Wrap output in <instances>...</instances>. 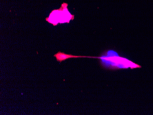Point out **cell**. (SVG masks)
I'll return each instance as SVG.
<instances>
[{"mask_svg": "<svg viewBox=\"0 0 153 115\" xmlns=\"http://www.w3.org/2000/svg\"><path fill=\"white\" fill-rule=\"evenodd\" d=\"M68 6L67 3H63L60 9L51 12L49 17L46 18V21L56 26L58 23H68L70 20L74 19V15L68 11Z\"/></svg>", "mask_w": 153, "mask_h": 115, "instance_id": "6da1fadb", "label": "cell"}, {"mask_svg": "<svg viewBox=\"0 0 153 115\" xmlns=\"http://www.w3.org/2000/svg\"><path fill=\"white\" fill-rule=\"evenodd\" d=\"M56 58L57 62H62L64 61L65 60L68 59H70V58H83V57H86V58H92V56H74L70 54H67L64 52H61L59 51L56 54H55L54 56Z\"/></svg>", "mask_w": 153, "mask_h": 115, "instance_id": "7a4b0ae2", "label": "cell"}]
</instances>
